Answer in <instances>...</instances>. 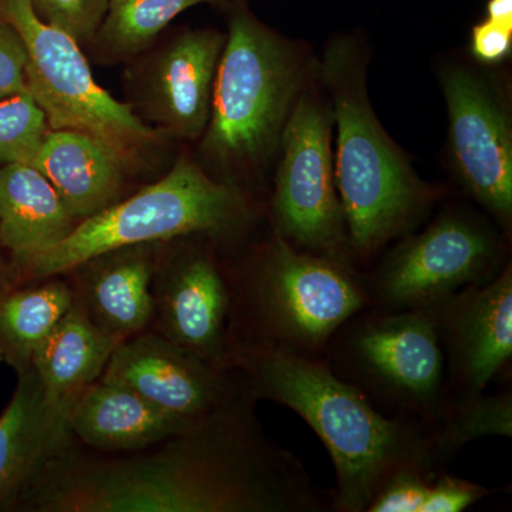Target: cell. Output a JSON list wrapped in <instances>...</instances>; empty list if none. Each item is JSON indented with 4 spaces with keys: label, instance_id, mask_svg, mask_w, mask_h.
<instances>
[{
    "label": "cell",
    "instance_id": "6da1fadb",
    "mask_svg": "<svg viewBox=\"0 0 512 512\" xmlns=\"http://www.w3.org/2000/svg\"><path fill=\"white\" fill-rule=\"evenodd\" d=\"M247 389L156 446L101 454L67 444L16 512H329L302 461L265 436Z\"/></svg>",
    "mask_w": 512,
    "mask_h": 512
},
{
    "label": "cell",
    "instance_id": "7a4b0ae2",
    "mask_svg": "<svg viewBox=\"0 0 512 512\" xmlns=\"http://www.w3.org/2000/svg\"><path fill=\"white\" fill-rule=\"evenodd\" d=\"M231 366L254 399L288 407L315 431L335 467L333 511L366 512L380 488L404 468L441 470L433 424L402 414L387 419L323 357L234 345Z\"/></svg>",
    "mask_w": 512,
    "mask_h": 512
},
{
    "label": "cell",
    "instance_id": "3957f363",
    "mask_svg": "<svg viewBox=\"0 0 512 512\" xmlns=\"http://www.w3.org/2000/svg\"><path fill=\"white\" fill-rule=\"evenodd\" d=\"M228 3L227 40L200 138V165L215 180L248 191L245 183L279 150L286 121L319 64L265 25L247 0Z\"/></svg>",
    "mask_w": 512,
    "mask_h": 512
},
{
    "label": "cell",
    "instance_id": "277c9868",
    "mask_svg": "<svg viewBox=\"0 0 512 512\" xmlns=\"http://www.w3.org/2000/svg\"><path fill=\"white\" fill-rule=\"evenodd\" d=\"M366 72V50L359 39L330 40L318 74L332 104L336 187L350 252L357 258H369L412 231L440 195L421 180L380 124Z\"/></svg>",
    "mask_w": 512,
    "mask_h": 512
},
{
    "label": "cell",
    "instance_id": "5b68a950",
    "mask_svg": "<svg viewBox=\"0 0 512 512\" xmlns=\"http://www.w3.org/2000/svg\"><path fill=\"white\" fill-rule=\"evenodd\" d=\"M353 266L311 254L272 232L245 261L228 269L234 345L323 357L332 339L370 308Z\"/></svg>",
    "mask_w": 512,
    "mask_h": 512
},
{
    "label": "cell",
    "instance_id": "8992f818",
    "mask_svg": "<svg viewBox=\"0 0 512 512\" xmlns=\"http://www.w3.org/2000/svg\"><path fill=\"white\" fill-rule=\"evenodd\" d=\"M254 217L248 191L215 180L184 156L156 183L80 221L69 237L22 266L18 282L62 275L94 255L127 245L190 235L222 241L247 229Z\"/></svg>",
    "mask_w": 512,
    "mask_h": 512
},
{
    "label": "cell",
    "instance_id": "52a82bcc",
    "mask_svg": "<svg viewBox=\"0 0 512 512\" xmlns=\"http://www.w3.org/2000/svg\"><path fill=\"white\" fill-rule=\"evenodd\" d=\"M0 15L18 30L28 49V92L45 113L49 130L77 131L93 138L130 173L168 138L101 89L82 46L40 22L30 0H0Z\"/></svg>",
    "mask_w": 512,
    "mask_h": 512
},
{
    "label": "cell",
    "instance_id": "ba28073f",
    "mask_svg": "<svg viewBox=\"0 0 512 512\" xmlns=\"http://www.w3.org/2000/svg\"><path fill=\"white\" fill-rule=\"evenodd\" d=\"M369 309L336 333L326 362L367 397L436 424L446 406V357L433 311Z\"/></svg>",
    "mask_w": 512,
    "mask_h": 512
},
{
    "label": "cell",
    "instance_id": "9c48e42d",
    "mask_svg": "<svg viewBox=\"0 0 512 512\" xmlns=\"http://www.w3.org/2000/svg\"><path fill=\"white\" fill-rule=\"evenodd\" d=\"M332 133L329 96L311 84L296 100L282 133L271 218L275 234L293 247L350 264Z\"/></svg>",
    "mask_w": 512,
    "mask_h": 512
},
{
    "label": "cell",
    "instance_id": "30bf717a",
    "mask_svg": "<svg viewBox=\"0 0 512 512\" xmlns=\"http://www.w3.org/2000/svg\"><path fill=\"white\" fill-rule=\"evenodd\" d=\"M503 245L485 225L446 212L410 235L367 279H360L370 308H433L468 286L483 284L503 268Z\"/></svg>",
    "mask_w": 512,
    "mask_h": 512
},
{
    "label": "cell",
    "instance_id": "8fae6325",
    "mask_svg": "<svg viewBox=\"0 0 512 512\" xmlns=\"http://www.w3.org/2000/svg\"><path fill=\"white\" fill-rule=\"evenodd\" d=\"M210 235L164 242L153 281L150 330L212 365L232 369V292Z\"/></svg>",
    "mask_w": 512,
    "mask_h": 512
},
{
    "label": "cell",
    "instance_id": "7c38bea8",
    "mask_svg": "<svg viewBox=\"0 0 512 512\" xmlns=\"http://www.w3.org/2000/svg\"><path fill=\"white\" fill-rule=\"evenodd\" d=\"M448 133L466 190L494 220L512 224V130L507 107L484 77L466 66L441 73Z\"/></svg>",
    "mask_w": 512,
    "mask_h": 512
},
{
    "label": "cell",
    "instance_id": "4fadbf2b",
    "mask_svg": "<svg viewBox=\"0 0 512 512\" xmlns=\"http://www.w3.org/2000/svg\"><path fill=\"white\" fill-rule=\"evenodd\" d=\"M101 379L187 421L208 416L245 389L237 370L212 365L150 329L119 343Z\"/></svg>",
    "mask_w": 512,
    "mask_h": 512
},
{
    "label": "cell",
    "instance_id": "5bb4252c",
    "mask_svg": "<svg viewBox=\"0 0 512 512\" xmlns=\"http://www.w3.org/2000/svg\"><path fill=\"white\" fill-rule=\"evenodd\" d=\"M225 40L227 35L217 29L181 30L138 64L134 97L157 130L200 140L210 121Z\"/></svg>",
    "mask_w": 512,
    "mask_h": 512
},
{
    "label": "cell",
    "instance_id": "9a60e30c",
    "mask_svg": "<svg viewBox=\"0 0 512 512\" xmlns=\"http://www.w3.org/2000/svg\"><path fill=\"white\" fill-rule=\"evenodd\" d=\"M430 309L458 389L451 402L483 393L511 362V262L487 282L461 289Z\"/></svg>",
    "mask_w": 512,
    "mask_h": 512
},
{
    "label": "cell",
    "instance_id": "2e32d148",
    "mask_svg": "<svg viewBox=\"0 0 512 512\" xmlns=\"http://www.w3.org/2000/svg\"><path fill=\"white\" fill-rule=\"evenodd\" d=\"M163 245L146 242L110 249L62 274L74 303L111 338L123 342L150 329L154 274Z\"/></svg>",
    "mask_w": 512,
    "mask_h": 512
},
{
    "label": "cell",
    "instance_id": "e0dca14e",
    "mask_svg": "<svg viewBox=\"0 0 512 512\" xmlns=\"http://www.w3.org/2000/svg\"><path fill=\"white\" fill-rule=\"evenodd\" d=\"M16 375L15 392L0 414V512H16L47 460L73 441L66 414L49 402L35 369Z\"/></svg>",
    "mask_w": 512,
    "mask_h": 512
},
{
    "label": "cell",
    "instance_id": "ac0fdd59",
    "mask_svg": "<svg viewBox=\"0 0 512 512\" xmlns=\"http://www.w3.org/2000/svg\"><path fill=\"white\" fill-rule=\"evenodd\" d=\"M66 421L79 446L101 454L144 450L195 423L168 414L127 386L101 377L74 397L67 406Z\"/></svg>",
    "mask_w": 512,
    "mask_h": 512
},
{
    "label": "cell",
    "instance_id": "d6986e66",
    "mask_svg": "<svg viewBox=\"0 0 512 512\" xmlns=\"http://www.w3.org/2000/svg\"><path fill=\"white\" fill-rule=\"evenodd\" d=\"M79 222L32 164L0 167V245L16 278L22 266L69 237Z\"/></svg>",
    "mask_w": 512,
    "mask_h": 512
},
{
    "label": "cell",
    "instance_id": "ffe728a7",
    "mask_svg": "<svg viewBox=\"0 0 512 512\" xmlns=\"http://www.w3.org/2000/svg\"><path fill=\"white\" fill-rule=\"evenodd\" d=\"M52 183L80 221L124 198L130 171L93 138L49 130L32 163Z\"/></svg>",
    "mask_w": 512,
    "mask_h": 512
},
{
    "label": "cell",
    "instance_id": "44dd1931",
    "mask_svg": "<svg viewBox=\"0 0 512 512\" xmlns=\"http://www.w3.org/2000/svg\"><path fill=\"white\" fill-rule=\"evenodd\" d=\"M119 343L73 303L33 357L49 402L66 414L74 397L103 375Z\"/></svg>",
    "mask_w": 512,
    "mask_h": 512
},
{
    "label": "cell",
    "instance_id": "7402d4cb",
    "mask_svg": "<svg viewBox=\"0 0 512 512\" xmlns=\"http://www.w3.org/2000/svg\"><path fill=\"white\" fill-rule=\"evenodd\" d=\"M74 303L63 275L47 276L0 292V363L16 373L33 357Z\"/></svg>",
    "mask_w": 512,
    "mask_h": 512
},
{
    "label": "cell",
    "instance_id": "603a6c76",
    "mask_svg": "<svg viewBox=\"0 0 512 512\" xmlns=\"http://www.w3.org/2000/svg\"><path fill=\"white\" fill-rule=\"evenodd\" d=\"M229 0H109L90 49L103 63L130 62L156 42L178 15L198 5H222Z\"/></svg>",
    "mask_w": 512,
    "mask_h": 512
},
{
    "label": "cell",
    "instance_id": "cb8c5ba5",
    "mask_svg": "<svg viewBox=\"0 0 512 512\" xmlns=\"http://www.w3.org/2000/svg\"><path fill=\"white\" fill-rule=\"evenodd\" d=\"M511 436L510 390L491 396L480 393L448 403L439 421L431 426V441L441 466L471 441Z\"/></svg>",
    "mask_w": 512,
    "mask_h": 512
},
{
    "label": "cell",
    "instance_id": "d4e9b609",
    "mask_svg": "<svg viewBox=\"0 0 512 512\" xmlns=\"http://www.w3.org/2000/svg\"><path fill=\"white\" fill-rule=\"evenodd\" d=\"M49 126L30 93L0 100V167L32 164Z\"/></svg>",
    "mask_w": 512,
    "mask_h": 512
},
{
    "label": "cell",
    "instance_id": "484cf974",
    "mask_svg": "<svg viewBox=\"0 0 512 512\" xmlns=\"http://www.w3.org/2000/svg\"><path fill=\"white\" fill-rule=\"evenodd\" d=\"M40 22L79 46H89L107 15L109 0H30Z\"/></svg>",
    "mask_w": 512,
    "mask_h": 512
},
{
    "label": "cell",
    "instance_id": "4316f807",
    "mask_svg": "<svg viewBox=\"0 0 512 512\" xmlns=\"http://www.w3.org/2000/svg\"><path fill=\"white\" fill-rule=\"evenodd\" d=\"M437 473L417 467L400 470L380 488L366 512H420Z\"/></svg>",
    "mask_w": 512,
    "mask_h": 512
},
{
    "label": "cell",
    "instance_id": "83f0119b",
    "mask_svg": "<svg viewBox=\"0 0 512 512\" xmlns=\"http://www.w3.org/2000/svg\"><path fill=\"white\" fill-rule=\"evenodd\" d=\"M491 493L493 491L484 485L450 476L441 470L431 481L420 512H463Z\"/></svg>",
    "mask_w": 512,
    "mask_h": 512
},
{
    "label": "cell",
    "instance_id": "f1b7e54d",
    "mask_svg": "<svg viewBox=\"0 0 512 512\" xmlns=\"http://www.w3.org/2000/svg\"><path fill=\"white\" fill-rule=\"evenodd\" d=\"M28 49L18 30L0 15V100L28 93Z\"/></svg>",
    "mask_w": 512,
    "mask_h": 512
},
{
    "label": "cell",
    "instance_id": "f546056e",
    "mask_svg": "<svg viewBox=\"0 0 512 512\" xmlns=\"http://www.w3.org/2000/svg\"><path fill=\"white\" fill-rule=\"evenodd\" d=\"M512 25L485 19L471 32V52L483 63H500L510 55Z\"/></svg>",
    "mask_w": 512,
    "mask_h": 512
},
{
    "label": "cell",
    "instance_id": "4dcf8cb0",
    "mask_svg": "<svg viewBox=\"0 0 512 512\" xmlns=\"http://www.w3.org/2000/svg\"><path fill=\"white\" fill-rule=\"evenodd\" d=\"M487 19L512 25V0H488Z\"/></svg>",
    "mask_w": 512,
    "mask_h": 512
},
{
    "label": "cell",
    "instance_id": "1f68e13d",
    "mask_svg": "<svg viewBox=\"0 0 512 512\" xmlns=\"http://www.w3.org/2000/svg\"><path fill=\"white\" fill-rule=\"evenodd\" d=\"M18 284L15 269H13L12 262H10L8 254L5 249L0 245V292L12 288Z\"/></svg>",
    "mask_w": 512,
    "mask_h": 512
}]
</instances>
